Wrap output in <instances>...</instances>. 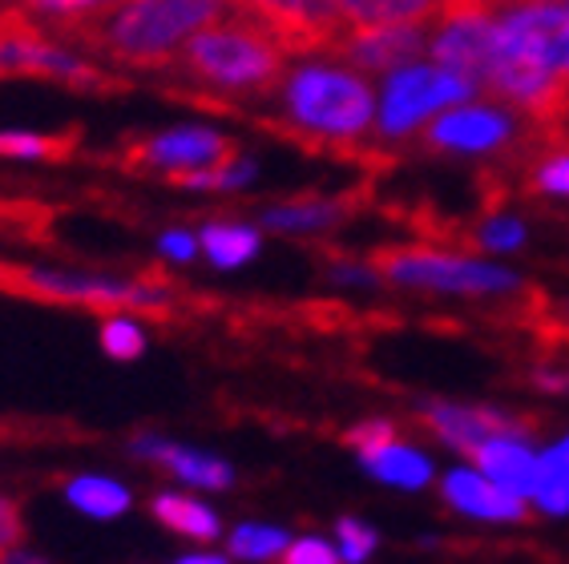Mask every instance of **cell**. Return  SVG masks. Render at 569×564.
Segmentation results:
<instances>
[{
    "label": "cell",
    "instance_id": "obj_1",
    "mask_svg": "<svg viewBox=\"0 0 569 564\" xmlns=\"http://www.w3.org/2000/svg\"><path fill=\"white\" fill-rule=\"evenodd\" d=\"M230 0H118L110 9H98L77 21H57V41L66 37L77 49L118 61L130 69H170L182 53V44L230 17Z\"/></svg>",
    "mask_w": 569,
    "mask_h": 564
},
{
    "label": "cell",
    "instance_id": "obj_2",
    "mask_svg": "<svg viewBox=\"0 0 569 564\" xmlns=\"http://www.w3.org/2000/svg\"><path fill=\"white\" fill-rule=\"evenodd\" d=\"M182 73L202 89H214L219 98H263L283 85L287 49L279 37L234 9L222 21L198 29L174 61Z\"/></svg>",
    "mask_w": 569,
    "mask_h": 564
},
{
    "label": "cell",
    "instance_id": "obj_3",
    "mask_svg": "<svg viewBox=\"0 0 569 564\" xmlns=\"http://www.w3.org/2000/svg\"><path fill=\"white\" fill-rule=\"evenodd\" d=\"M279 101H283L287 130L291 138L299 133H316V150H343V141L368 133L376 118V98L372 85L360 73L336 66H296L287 69L283 85H279Z\"/></svg>",
    "mask_w": 569,
    "mask_h": 564
},
{
    "label": "cell",
    "instance_id": "obj_4",
    "mask_svg": "<svg viewBox=\"0 0 569 564\" xmlns=\"http://www.w3.org/2000/svg\"><path fill=\"white\" fill-rule=\"evenodd\" d=\"M33 73V77H57L81 93H101V89H130L106 77L101 69L86 66L81 57L66 53L53 41V33L37 21L33 12L4 9L0 12V77Z\"/></svg>",
    "mask_w": 569,
    "mask_h": 564
},
{
    "label": "cell",
    "instance_id": "obj_5",
    "mask_svg": "<svg viewBox=\"0 0 569 564\" xmlns=\"http://www.w3.org/2000/svg\"><path fill=\"white\" fill-rule=\"evenodd\" d=\"M0 291L41 299V303H86L98 311H153L166 315V294L146 291L138 282H101V279H66V274L24 271L12 262H0Z\"/></svg>",
    "mask_w": 569,
    "mask_h": 564
},
{
    "label": "cell",
    "instance_id": "obj_6",
    "mask_svg": "<svg viewBox=\"0 0 569 564\" xmlns=\"http://www.w3.org/2000/svg\"><path fill=\"white\" fill-rule=\"evenodd\" d=\"M472 89L460 77L445 73L437 66H408L392 73L388 89H383V109H380V133L383 138H405L428 121L437 109H449L469 101Z\"/></svg>",
    "mask_w": 569,
    "mask_h": 564
},
{
    "label": "cell",
    "instance_id": "obj_7",
    "mask_svg": "<svg viewBox=\"0 0 569 564\" xmlns=\"http://www.w3.org/2000/svg\"><path fill=\"white\" fill-rule=\"evenodd\" d=\"M497 49V17L485 12H437V29L428 57L445 73L460 77L472 93L489 89V69H493Z\"/></svg>",
    "mask_w": 569,
    "mask_h": 564
},
{
    "label": "cell",
    "instance_id": "obj_8",
    "mask_svg": "<svg viewBox=\"0 0 569 564\" xmlns=\"http://www.w3.org/2000/svg\"><path fill=\"white\" fill-rule=\"evenodd\" d=\"M372 266L392 282L440 286V291H509V286H517L513 274L501 266L432 254V250H380V254H372Z\"/></svg>",
    "mask_w": 569,
    "mask_h": 564
},
{
    "label": "cell",
    "instance_id": "obj_9",
    "mask_svg": "<svg viewBox=\"0 0 569 564\" xmlns=\"http://www.w3.org/2000/svg\"><path fill=\"white\" fill-rule=\"evenodd\" d=\"M234 9L267 24L287 53H331L348 33L331 0H230Z\"/></svg>",
    "mask_w": 569,
    "mask_h": 564
},
{
    "label": "cell",
    "instance_id": "obj_10",
    "mask_svg": "<svg viewBox=\"0 0 569 564\" xmlns=\"http://www.w3.org/2000/svg\"><path fill=\"white\" fill-rule=\"evenodd\" d=\"M505 33L513 37L537 66L569 85V0H526L509 4L497 17Z\"/></svg>",
    "mask_w": 569,
    "mask_h": 564
},
{
    "label": "cell",
    "instance_id": "obj_11",
    "mask_svg": "<svg viewBox=\"0 0 569 564\" xmlns=\"http://www.w3.org/2000/svg\"><path fill=\"white\" fill-rule=\"evenodd\" d=\"M432 44V29L425 24H396V29H376V33H343L331 53L348 61L351 69L368 73H400L417 66V57Z\"/></svg>",
    "mask_w": 569,
    "mask_h": 564
},
{
    "label": "cell",
    "instance_id": "obj_12",
    "mask_svg": "<svg viewBox=\"0 0 569 564\" xmlns=\"http://www.w3.org/2000/svg\"><path fill=\"white\" fill-rule=\"evenodd\" d=\"M126 158L121 165H130V170H194V165H210V162H222V158H234V141L219 138V133L210 130H174V133H162V138H146L138 145H126Z\"/></svg>",
    "mask_w": 569,
    "mask_h": 564
},
{
    "label": "cell",
    "instance_id": "obj_13",
    "mask_svg": "<svg viewBox=\"0 0 569 564\" xmlns=\"http://www.w3.org/2000/svg\"><path fill=\"white\" fill-rule=\"evenodd\" d=\"M513 138V121L497 113V109H449L440 113L425 133H420V145L425 150H445V153H485L497 150Z\"/></svg>",
    "mask_w": 569,
    "mask_h": 564
},
{
    "label": "cell",
    "instance_id": "obj_14",
    "mask_svg": "<svg viewBox=\"0 0 569 564\" xmlns=\"http://www.w3.org/2000/svg\"><path fill=\"white\" fill-rule=\"evenodd\" d=\"M425 423L440 440H449L457 444L460 452H477L481 444L489 440H521V435L533 427L529 420H513V415H501V412H489V407H428Z\"/></svg>",
    "mask_w": 569,
    "mask_h": 564
},
{
    "label": "cell",
    "instance_id": "obj_15",
    "mask_svg": "<svg viewBox=\"0 0 569 564\" xmlns=\"http://www.w3.org/2000/svg\"><path fill=\"white\" fill-rule=\"evenodd\" d=\"M472 460L481 464V472L497 489L513 492V496H533L541 484V460L521 440H489L472 452Z\"/></svg>",
    "mask_w": 569,
    "mask_h": 564
},
{
    "label": "cell",
    "instance_id": "obj_16",
    "mask_svg": "<svg viewBox=\"0 0 569 564\" xmlns=\"http://www.w3.org/2000/svg\"><path fill=\"white\" fill-rule=\"evenodd\" d=\"M351 33H376L396 24H425L437 21L440 0H331Z\"/></svg>",
    "mask_w": 569,
    "mask_h": 564
},
{
    "label": "cell",
    "instance_id": "obj_17",
    "mask_svg": "<svg viewBox=\"0 0 569 564\" xmlns=\"http://www.w3.org/2000/svg\"><path fill=\"white\" fill-rule=\"evenodd\" d=\"M445 500H452L469 516H485V521H526L521 496L497 489L493 480L477 476V472H452L445 480Z\"/></svg>",
    "mask_w": 569,
    "mask_h": 564
},
{
    "label": "cell",
    "instance_id": "obj_18",
    "mask_svg": "<svg viewBox=\"0 0 569 564\" xmlns=\"http://www.w3.org/2000/svg\"><path fill=\"white\" fill-rule=\"evenodd\" d=\"M138 452L162 460L174 476L190 480V484H198V489H227L230 484V467L222 464V460L202 456V452H187V447H170V444H150V440H142Z\"/></svg>",
    "mask_w": 569,
    "mask_h": 564
},
{
    "label": "cell",
    "instance_id": "obj_19",
    "mask_svg": "<svg viewBox=\"0 0 569 564\" xmlns=\"http://www.w3.org/2000/svg\"><path fill=\"white\" fill-rule=\"evenodd\" d=\"M363 464H368V472H376V476L388 480V484H400V489H420V484H428V476H432V464H428L420 452L400 444V440L380 447V452H372V456H363Z\"/></svg>",
    "mask_w": 569,
    "mask_h": 564
},
{
    "label": "cell",
    "instance_id": "obj_20",
    "mask_svg": "<svg viewBox=\"0 0 569 564\" xmlns=\"http://www.w3.org/2000/svg\"><path fill=\"white\" fill-rule=\"evenodd\" d=\"M153 516H158L170 532H182V536H190V541H210V536H219V521H214L210 508H202L198 500L158 496L153 500Z\"/></svg>",
    "mask_w": 569,
    "mask_h": 564
},
{
    "label": "cell",
    "instance_id": "obj_21",
    "mask_svg": "<svg viewBox=\"0 0 569 564\" xmlns=\"http://www.w3.org/2000/svg\"><path fill=\"white\" fill-rule=\"evenodd\" d=\"M69 500H73V508L89 512V516H118V512L130 508V492L106 476L73 480L69 484Z\"/></svg>",
    "mask_w": 569,
    "mask_h": 564
},
{
    "label": "cell",
    "instance_id": "obj_22",
    "mask_svg": "<svg viewBox=\"0 0 569 564\" xmlns=\"http://www.w3.org/2000/svg\"><path fill=\"white\" fill-rule=\"evenodd\" d=\"M202 246L210 250V259L219 266H239V262L254 259L259 234L247 226H207L202 230Z\"/></svg>",
    "mask_w": 569,
    "mask_h": 564
},
{
    "label": "cell",
    "instance_id": "obj_23",
    "mask_svg": "<svg viewBox=\"0 0 569 564\" xmlns=\"http://www.w3.org/2000/svg\"><path fill=\"white\" fill-rule=\"evenodd\" d=\"M77 145V130L73 133H0V153L4 158H69Z\"/></svg>",
    "mask_w": 569,
    "mask_h": 564
},
{
    "label": "cell",
    "instance_id": "obj_24",
    "mask_svg": "<svg viewBox=\"0 0 569 564\" xmlns=\"http://www.w3.org/2000/svg\"><path fill=\"white\" fill-rule=\"evenodd\" d=\"M230 553L242 561H271V556L287 553V532L263 528V524H242L230 536Z\"/></svg>",
    "mask_w": 569,
    "mask_h": 564
},
{
    "label": "cell",
    "instance_id": "obj_25",
    "mask_svg": "<svg viewBox=\"0 0 569 564\" xmlns=\"http://www.w3.org/2000/svg\"><path fill=\"white\" fill-rule=\"evenodd\" d=\"M343 214L340 202H311V207H287V210H274L271 214V226L279 230H296V226H323V222H336Z\"/></svg>",
    "mask_w": 569,
    "mask_h": 564
},
{
    "label": "cell",
    "instance_id": "obj_26",
    "mask_svg": "<svg viewBox=\"0 0 569 564\" xmlns=\"http://www.w3.org/2000/svg\"><path fill=\"white\" fill-rule=\"evenodd\" d=\"M101 348L110 351L113 359H138L146 351V339L126 319H110V323H101Z\"/></svg>",
    "mask_w": 569,
    "mask_h": 564
},
{
    "label": "cell",
    "instance_id": "obj_27",
    "mask_svg": "<svg viewBox=\"0 0 569 564\" xmlns=\"http://www.w3.org/2000/svg\"><path fill=\"white\" fill-rule=\"evenodd\" d=\"M24 12H41V17H53V21H77V17H89L98 9H110L118 0H17Z\"/></svg>",
    "mask_w": 569,
    "mask_h": 564
},
{
    "label": "cell",
    "instance_id": "obj_28",
    "mask_svg": "<svg viewBox=\"0 0 569 564\" xmlns=\"http://www.w3.org/2000/svg\"><path fill=\"white\" fill-rule=\"evenodd\" d=\"M348 444L360 452V456H372V452H380V447L396 444V427L383 420H372V423H360V427H351L348 432Z\"/></svg>",
    "mask_w": 569,
    "mask_h": 564
},
{
    "label": "cell",
    "instance_id": "obj_29",
    "mask_svg": "<svg viewBox=\"0 0 569 564\" xmlns=\"http://www.w3.org/2000/svg\"><path fill=\"white\" fill-rule=\"evenodd\" d=\"M340 541H343V561L360 564L376 548V532L360 521H340Z\"/></svg>",
    "mask_w": 569,
    "mask_h": 564
},
{
    "label": "cell",
    "instance_id": "obj_30",
    "mask_svg": "<svg viewBox=\"0 0 569 564\" xmlns=\"http://www.w3.org/2000/svg\"><path fill=\"white\" fill-rule=\"evenodd\" d=\"M283 564H340V556L328 541H296L287 548Z\"/></svg>",
    "mask_w": 569,
    "mask_h": 564
},
{
    "label": "cell",
    "instance_id": "obj_31",
    "mask_svg": "<svg viewBox=\"0 0 569 564\" xmlns=\"http://www.w3.org/2000/svg\"><path fill=\"white\" fill-rule=\"evenodd\" d=\"M533 185L549 190V194H569V158H549V162L537 165Z\"/></svg>",
    "mask_w": 569,
    "mask_h": 564
},
{
    "label": "cell",
    "instance_id": "obj_32",
    "mask_svg": "<svg viewBox=\"0 0 569 564\" xmlns=\"http://www.w3.org/2000/svg\"><path fill=\"white\" fill-rule=\"evenodd\" d=\"M24 536L21 528V512H17V504L12 500L0 496V556L9 553V548H17V541Z\"/></svg>",
    "mask_w": 569,
    "mask_h": 564
},
{
    "label": "cell",
    "instance_id": "obj_33",
    "mask_svg": "<svg viewBox=\"0 0 569 564\" xmlns=\"http://www.w3.org/2000/svg\"><path fill=\"white\" fill-rule=\"evenodd\" d=\"M481 242L485 246H493V250H509V246L521 242V226H517L513 218H505V222H493V226L481 230Z\"/></svg>",
    "mask_w": 569,
    "mask_h": 564
},
{
    "label": "cell",
    "instance_id": "obj_34",
    "mask_svg": "<svg viewBox=\"0 0 569 564\" xmlns=\"http://www.w3.org/2000/svg\"><path fill=\"white\" fill-rule=\"evenodd\" d=\"M541 467H546L549 476H558L569 484V440L553 447V452H546V456H541Z\"/></svg>",
    "mask_w": 569,
    "mask_h": 564
},
{
    "label": "cell",
    "instance_id": "obj_35",
    "mask_svg": "<svg viewBox=\"0 0 569 564\" xmlns=\"http://www.w3.org/2000/svg\"><path fill=\"white\" fill-rule=\"evenodd\" d=\"M162 246L174 254V259H190L194 254V242H190V234H166Z\"/></svg>",
    "mask_w": 569,
    "mask_h": 564
},
{
    "label": "cell",
    "instance_id": "obj_36",
    "mask_svg": "<svg viewBox=\"0 0 569 564\" xmlns=\"http://www.w3.org/2000/svg\"><path fill=\"white\" fill-rule=\"evenodd\" d=\"M178 564H227V561H219V556H187V561Z\"/></svg>",
    "mask_w": 569,
    "mask_h": 564
},
{
    "label": "cell",
    "instance_id": "obj_37",
    "mask_svg": "<svg viewBox=\"0 0 569 564\" xmlns=\"http://www.w3.org/2000/svg\"><path fill=\"white\" fill-rule=\"evenodd\" d=\"M509 4H526V0H509Z\"/></svg>",
    "mask_w": 569,
    "mask_h": 564
}]
</instances>
